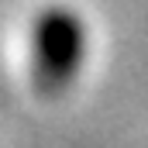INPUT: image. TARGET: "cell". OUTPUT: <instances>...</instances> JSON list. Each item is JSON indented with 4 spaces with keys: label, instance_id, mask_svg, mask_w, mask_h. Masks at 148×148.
Wrapping results in <instances>:
<instances>
[{
    "label": "cell",
    "instance_id": "1",
    "mask_svg": "<svg viewBox=\"0 0 148 148\" xmlns=\"http://www.w3.org/2000/svg\"><path fill=\"white\" fill-rule=\"evenodd\" d=\"M86 55V28L69 7H48L31 24V79L41 97L69 90Z\"/></svg>",
    "mask_w": 148,
    "mask_h": 148
}]
</instances>
